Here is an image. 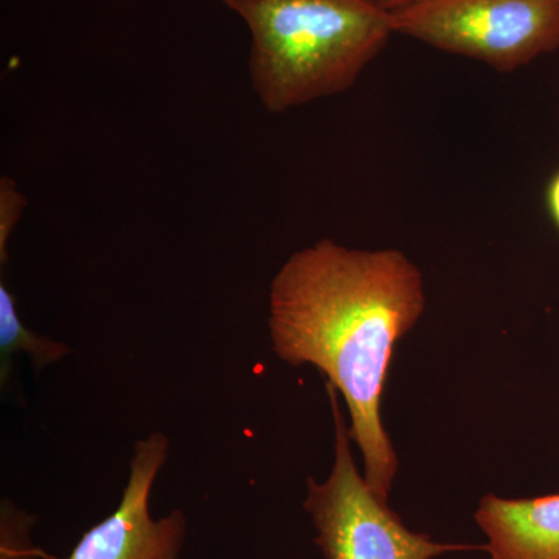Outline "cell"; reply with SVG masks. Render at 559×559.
<instances>
[{"label": "cell", "instance_id": "obj_11", "mask_svg": "<svg viewBox=\"0 0 559 559\" xmlns=\"http://www.w3.org/2000/svg\"><path fill=\"white\" fill-rule=\"evenodd\" d=\"M370 2L380 7L381 10L388 11V13H395V11L414 5V3L419 2V0H370Z\"/></svg>", "mask_w": 559, "mask_h": 559}, {"label": "cell", "instance_id": "obj_6", "mask_svg": "<svg viewBox=\"0 0 559 559\" xmlns=\"http://www.w3.org/2000/svg\"><path fill=\"white\" fill-rule=\"evenodd\" d=\"M476 521L491 559H559V495L533 499L485 496Z\"/></svg>", "mask_w": 559, "mask_h": 559}, {"label": "cell", "instance_id": "obj_2", "mask_svg": "<svg viewBox=\"0 0 559 559\" xmlns=\"http://www.w3.org/2000/svg\"><path fill=\"white\" fill-rule=\"evenodd\" d=\"M250 33L253 92L282 114L353 86L393 33L370 0H223Z\"/></svg>", "mask_w": 559, "mask_h": 559}, {"label": "cell", "instance_id": "obj_9", "mask_svg": "<svg viewBox=\"0 0 559 559\" xmlns=\"http://www.w3.org/2000/svg\"><path fill=\"white\" fill-rule=\"evenodd\" d=\"M25 204L27 201L17 183L10 176H3L0 179V263L2 266L9 261L10 238L14 227L21 221Z\"/></svg>", "mask_w": 559, "mask_h": 559}, {"label": "cell", "instance_id": "obj_1", "mask_svg": "<svg viewBox=\"0 0 559 559\" xmlns=\"http://www.w3.org/2000/svg\"><path fill=\"white\" fill-rule=\"evenodd\" d=\"M423 311L421 272L403 252L329 238L294 252L270 288L272 349L289 366L318 367L344 396L364 477L385 502L399 459L382 426V393L393 348Z\"/></svg>", "mask_w": 559, "mask_h": 559}, {"label": "cell", "instance_id": "obj_3", "mask_svg": "<svg viewBox=\"0 0 559 559\" xmlns=\"http://www.w3.org/2000/svg\"><path fill=\"white\" fill-rule=\"evenodd\" d=\"M390 21L395 35L502 73L559 49V0H419Z\"/></svg>", "mask_w": 559, "mask_h": 559}, {"label": "cell", "instance_id": "obj_7", "mask_svg": "<svg viewBox=\"0 0 559 559\" xmlns=\"http://www.w3.org/2000/svg\"><path fill=\"white\" fill-rule=\"evenodd\" d=\"M17 353H24L32 359L36 371L60 362L70 353L64 342L40 336L28 330L17 312L16 300L0 282V382L5 388L11 373V359Z\"/></svg>", "mask_w": 559, "mask_h": 559}, {"label": "cell", "instance_id": "obj_5", "mask_svg": "<svg viewBox=\"0 0 559 559\" xmlns=\"http://www.w3.org/2000/svg\"><path fill=\"white\" fill-rule=\"evenodd\" d=\"M170 454V439L153 432L135 441L130 476L120 503L108 518L81 536L68 558L44 559H179L187 540L189 521L182 510L167 516H151L150 499L160 469Z\"/></svg>", "mask_w": 559, "mask_h": 559}, {"label": "cell", "instance_id": "obj_4", "mask_svg": "<svg viewBox=\"0 0 559 559\" xmlns=\"http://www.w3.org/2000/svg\"><path fill=\"white\" fill-rule=\"evenodd\" d=\"M333 412L336 443L329 479L318 484L308 477L304 507L316 528V544L325 559H433L448 551L479 549L476 546L440 544L411 532L371 491L360 476L349 450V429L342 415L337 390L326 382Z\"/></svg>", "mask_w": 559, "mask_h": 559}, {"label": "cell", "instance_id": "obj_8", "mask_svg": "<svg viewBox=\"0 0 559 559\" xmlns=\"http://www.w3.org/2000/svg\"><path fill=\"white\" fill-rule=\"evenodd\" d=\"M38 518L11 499L0 502V559H44V550L33 540Z\"/></svg>", "mask_w": 559, "mask_h": 559}, {"label": "cell", "instance_id": "obj_10", "mask_svg": "<svg viewBox=\"0 0 559 559\" xmlns=\"http://www.w3.org/2000/svg\"><path fill=\"white\" fill-rule=\"evenodd\" d=\"M546 204L550 218L559 230V170L551 176L549 186H547Z\"/></svg>", "mask_w": 559, "mask_h": 559}]
</instances>
